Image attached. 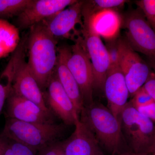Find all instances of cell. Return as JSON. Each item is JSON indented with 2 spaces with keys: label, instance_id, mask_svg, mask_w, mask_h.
I'll use <instances>...</instances> for the list:
<instances>
[{
  "label": "cell",
  "instance_id": "cell-31",
  "mask_svg": "<svg viewBox=\"0 0 155 155\" xmlns=\"http://www.w3.org/2000/svg\"><path fill=\"white\" fill-rule=\"evenodd\" d=\"M120 155H147L143 154L138 153H136L134 152H125L120 154Z\"/></svg>",
  "mask_w": 155,
  "mask_h": 155
},
{
  "label": "cell",
  "instance_id": "cell-4",
  "mask_svg": "<svg viewBox=\"0 0 155 155\" xmlns=\"http://www.w3.org/2000/svg\"><path fill=\"white\" fill-rule=\"evenodd\" d=\"M122 133L132 151L148 155L155 137L154 123L127 102L119 117Z\"/></svg>",
  "mask_w": 155,
  "mask_h": 155
},
{
  "label": "cell",
  "instance_id": "cell-18",
  "mask_svg": "<svg viewBox=\"0 0 155 155\" xmlns=\"http://www.w3.org/2000/svg\"><path fill=\"white\" fill-rule=\"evenodd\" d=\"M20 41L19 28L6 19H0V60L14 53Z\"/></svg>",
  "mask_w": 155,
  "mask_h": 155
},
{
  "label": "cell",
  "instance_id": "cell-3",
  "mask_svg": "<svg viewBox=\"0 0 155 155\" xmlns=\"http://www.w3.org/2000/svg\"><path fill=\"white\" fill-rule=\"evenodd\" d=\"M79 120L95 137L99 144L112 155L118 153L121 142V125L119 119L102 104L92 103L84 106Z\"/></svg>",
  "mask_w": 155,
  "mask_h": 155
},
{
  "label": "cell",
  "instance_id": "cell-28",
  "mask_svg": "<svg viewBox=\"0 0 155 155\" xmlns=\"http://www.w3.org/2000/svg\"><path fill=\"white\" fill-rule=\"evenodd\" d=\"M137 109L140 114L151 120L155 124V102L154 101L148 105Z\"/></svg>",
  "mask_w": 155,
  "mask_h": 155
},
{
  "label": "cell",
  "instance_id": "cell-16",
  "mask_svg": "<svg viewBox=\"0 0 155 155\" xmlns=\"http://www.w3.org/2000/svg\"><path fill=\"white\" fill-rule=\"evenodd\" d=\"M70 49V48L66 46L58 47L55 73L61 85L73 103L79 117L84 104L80 88L67 66V58Z\"/></svg>",
  "mask_w": 155,
  "mask_h": 155
},
{
  "label": "cell",
  "instance_id": "cell-19",
  "mask_svg": "<svg viewBox=\"0 0 155 155\" xmlns=\"http://www.w3.org/2000/svg\"><path fill=\"white\" fill-rule=\"evenodd\" d=\"M16 58L11 56L8 63L0 75V117L8 97L13 91L12 82Z\"/></svg>",
  "mask_w": 155,
  "mask_h": 155
},
{
  "label": "cell",
  "instance_id": "cell-13",
  "mask_svg": "<svg viewBox=\"0 0 155 155\" xmlns=\"http://www.w3.org/2000/svg\"><path fill=\"white\" fill-rule=\"evenodd\" d=\"M84 2L77 1L53 17L43 21L48 31L55 38H74H74L77 35L75 27L78 24L81 26L83 25L81 11Z\"/></svg>",
  "mask_w": 155,
  "mask_h": 155
},
{
  "label": "cell",
  "instance_id": "cell-24",
  "mask_svg": "<svg viewBox=\"0 0 155 155\" xmlns=\"http://www.w3.org/2000/svg\"><path fill=\"white\" fill-rule=\"evenodd\" d=\"M105 45L110 58V67L119 66V51L118 39L107 40Z\"/></svg>",
  "mask_w": 155,
  "mask_h": 155
},
{
  "label": "cell",
  "instance_id": "cell-22",
  "mask_svg": "<svg viewBox=\"0 0 155 155\" xmlns=\"http://www.w3.org/2000/svg\"><path fill=\"white\" fill-rule=\"evenodd\" d=\"M37 153L25 145L8 139L3 155H36Z\"/></svg>",
  "mask_w": 155,
  "mask_h": 155
},
{
  "label": "cell",
  "instance_id": "cell-32",
  "mask_svg": "<svg viewBox=\"0 0 155 155\" xmlns=\"http://www.w3.org/2000/svg\"><path fill=\"white\" fill-rule=\"evenodd\" d=\"M149 66L150 67H151L154 70V72L155 73V62H153V61H149Z\"/></svg>",
  "mask_w": 155,
  "mask_h": 155
},
{
  "label": "cell",
  "instance_id": "cell-9",
  "mask_svg": "<svg viewBox=\"0 0 155 155\" xmlns=\"http://www.w3.org/2000/svg\"><path fill=\"white\" fill-rule=\"evenodd\" d=\"M81 33L92 67L94 88L104 90L106 77L110 66L107 48L99 35L87 26L83 25Z\"/></svg>",
  "mask_w": 155,
  "mask_h": 155
},
{
  "label": "cell",
  "instance_id": "cell-10",
  "mask_svg": "<svg viewBox=\"0 0 155 155\" xmlns=\"http://www.w3.org/2000/svg\"><path fill=\"white\" fill-rule=\"evenodd\" d=\"M45 104L49 110L66 125H75L79 117L70 98L58 80L55 72L43 92Z\"/></svg>",
  "mask_w": 155,
  "mask_h": 155
},
{
  "label": "cell",
  "instance_id": "cell-7",
  "mask_svg": "<svg viewBox=\"0 0 155 155\" xmlns=\"http://www.w3.org/2000/svg\"><path fill=\"white\" fill-rule=\"evenodd\" d=\"M119 67L125 77L129 95L133 96L148 78L150 67L133 49L127 40L118 39Z\"/></svg>",
  "mask_w": 155,
  "mask_h": 155
},
{
  "label": "cell",
  "instance_id": "cell-30",
  "mask_svg": "<svg viewBox=\"0 0 155 155\" xmlns=\"http://www.w3.org/2000/svg\"><path fill=\"white\" fill-rule=\"evenodd\" d=\"M150 154L155 155V137L152 147H151L148 153V155Z\"/></svg>",
  "mask_w": 155,
  "mask_h": 155
},
{
  "label": "cell",
  "instance_id": "cell-27",
  "mask_svg": "<svg viewBox=\"0 0 155 155\" xmlns=\"http://www.w3.org/2000/svg\"><path fill=\"white\" fill-rule=\"evenodd\" d=\"M155 102V73L151 72L148 78L143 86Z\"/></svg>",
  "mask_w": 155,
  "mask_h": 155
},
{
  "label": "cell",
  "instance_id": "cell-2",
  "mask_svg": "<svg viewBox=\"0 0 155 155\" xmlns=\"http://www.w3.org/2000/svg\"><path fill=\"white\" fill-rule=\"evenodd\" d=\"M66 126L63 123L36 124L6 118L0 135L25 145L38 153L48 145L60 141Z\"/></svg>",
  "mask_w": 155,
  "mask_h": 155
},
{
  "label": "cell",
  "instance_id": "cell-21",
  "mask_svg": "<svg viewBox=\"0 0 155 155\" xmlns=\"http://www.w3.org/2000/svg\"><path fill=\"white\" fill-rule=\"evenodd\" d=\"M31 0H0V19L18 16Z\"/></svg>",
  "mask_w": 155,
  "mask_h": 155
},
{
  "label": "cell",
  "instance_id": "cell-25",
  "mask_svg": "<svg viewBox=\"0 0 155 155\" xmlns=\"http://www.w3.org/2000/svg\"><path fill=\"white\" fill-rule=\"evenodd\" d=\"M130 101L136 109H138L151 104L154 101L142 86L136 92Z\"/></svg>",
  "mask_w": 155,
  "mask_h": 155
},
{
  "label": "cell",
  "instance_id": "cell-15",
  "mask_svg": "<svg viewBox=\"0 0 155 155\" xmlns=\"http://www.w3.org/2000/svg\"><path fill=\"white\" fill-rule=\"evenodd\" d=\"M69 138L61 141L65 155H103L99 143L86 125L78 119Z\"/></svg>",
  "mask_w": 155,
  "mask_h": 155
},
{
  "label": "cell",
  "instance_id": "cell-14",
  "mask_svg": "<svg viewBox=\"0 0 155 155\" xmlns=\"http://www.w3.org/2000/svg\"><path fill=\"white\" fill-rule=\"evenodd\" d=\"M104 91L107 100L108 108L119 119L130 95L125 77L119 66L110 67Z\"/></svg>",
  "mask_w": 155,
  "mask_h": 155
},
{
  "label": "cell",
  "instance_id": "cell-20",
  "mask_svg": "<svg viewBox=\"0 0 155 155\" xmlns=\"http://www.w3.org/2000/svg\"><path fill=\"white\" fill-rule=\"evenodd\" d=\"M125 0H94L84 2L82 7V19L90 18L100 11L124 5Z\"/></svg>",
  "mask_w": 155,
  "mask_h": 155
},
{
  "label": "cell",
  "instance_id": "cell-17",
  "mask_svg": "<svg viewBox=\"0 0 155 155\" xmlns=\"http://www.w3.org/2000/svg\"><path fill=\"white\" fill-rule=\"evenodd\" d=\"M82 19L84 25L107 40L115 38L121 25L119 14L113 9L103 10L90 18Z\"/></svg>",
  "mask_w": 155,
  "mask_h": 155
},
{
  "label": "cell",
  "instance_id": "cell-8",
  "mask_svg": "<svg viewBox=\"0 0 155 155\" xmlns=\"http://www.w3.org/2000/svg\"><path fill=\"white\" fill-rule=\"evenodd\" d=\"M127 41L136 52L155 62V31L142 11H134L125 21Z\"/></svg>",
  "mask_w": 155,
  "mask_h": 155
},
{
  "label": "cell",
  "instance_id": "cell-11",
  "mask_svg": "<svg viewBox=\"0 0 155 155\" xmlns=\"http://www.w3.org/2000/svg\"><path fill=\"white\" fill-rule=\"evenodd\" d=\"M5 118L36 124L56 123L57 117L51 112L45 111L35 103L13 92L5 104Z\"/></svg>",
  "mask_w": 155,
  "mask_h": 155
},
{
  "label": "cell",
  "instance_id": "cell-29",
  "mask_svg": "<svg viewBox=\"0 0 155 155\" xmlns=\"http://www.w3.org/2000/svg\"><path fill=\"white\" fill-rule=\"evenodd\" d=\"M8 142V138L0 135V155H3Z\"/></svg>",
  "mask_w": 155,
  "mask_h": 155
},
{
  "label": "cell",
  "instance_id": "cell-1",
  "mask_svg": "<svg viewBox=\"0 0 155 155\" xmlns=\"http://www.w3.org/2000/svg\"><path fill=\"white\" fill-rule=\"evenodd\" d=\"M57 40L42 22L31 27L27 36V63L42 92L55 72Z\"/></svg>",
  "mask_w": 155,
  "mask_h": 155
},
{
  "label": "cell",
  "instance_id": "cell-5",
  "mask_svg": "<svg viewBox=\"0 0 155 155\" xmlns=\"http://www.w3.org/2000/svg\"><path fill=\"white\" fill-rule=\"evenodd\" d=\"M27 38H22L17 50L12 88L16 94L39 106L45 111L51 112L45 104L43 92L25 60V47Z\"/></svg>",
  "mask_w": 155,
  "mask_h": 155
},
{
  "label": "cell",
  "instance_id": "cell-26",
  "mask_svg": "<svg viewBox=\"0 0 155 155\" xmlns=\"http://www.w3.org/2000/svg\"><path fill=\"white\" fill-rule=\"evenodd\" d=\"M38 155H65L61 141L45 147L38 152Z\"/></svg>",
  "mask_w": 155,
  "mask_h": 155
},
{
  "label": "cell",
  "instance_id": "cell-23",
  "mask_svg": "<svg viewBox=\"0 0 155 155\" xmlns=\"http://www.w3.org/2000/svg\"><path fill=\"white\" fill-rule=\"evenodd\" d=\"M137 5L155 31V0H140Z\"/></svg>",
  "mask_w": 155,
  "mask_h": 155
},
{
  "label": "cell",
  "instance_id": "cell-6",
  "mask_svg": "<svg viewBox=\"0 0 155 155\" xmlns=\"http://www.w3.org/2000/svg\"><path fill=\"white\" fill-rule=\"evenodd\" d=\"M74 42L70 48L67 65L80 88L84 106L88 105L94 102L92 67L82 37Z\"/></svg>",
  "mask_w": 155,
  "mask_h": 155
},
{
  "label": "cell",
  "instance_id": "cell-12",
  "mask_svg": "<svg viewBox=\"0 0 155 155\" xmlns=\"http://www.w3.org/2000/svg\"><path fill=\"white\" fill-rule=\"evenodd\" d=\"M76 2V0H31L29 5L17 16V27L21 29L30 28Z\"/></svg>",
  "mask_w": 155,
  "mask_h": 155
}]
</instances>
